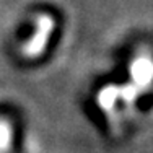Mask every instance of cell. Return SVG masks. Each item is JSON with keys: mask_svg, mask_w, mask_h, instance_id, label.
Segmentation results:
<instances>
[{"mask_svg": "<svg viewBox=\"0 0 153 153\" xmlns=\"http://www.w3.org/2000/svg\"><path fill=\"white\" fill-rule=\"evenodd\" d=\"M54 28H56V20L49 13H38L34 16V34L28 39L21 47V52L25 57H39L46 51V46L51 39Z\"/></svg>", "mask_w": 153, "mask_h": 153, "instance_id": "1", "label": "cell"}]
</instances>
